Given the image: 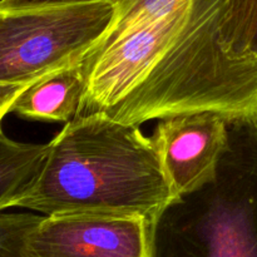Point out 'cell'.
Returning <instances> with one entry per match:
<instances>
[{"label":"cell","instance_id":"6da1fadb","mask_svg":"<svg viewBox=\"0 0 257 257\" xmlns=\"http://www.w3.org/2000/svg\"><path fill=\"white\" fill-rule=\"evenodd\" d=\"M141 125L93 112L65 123L48 143L33 185L15 207L44 216L105 215L153 222L180 198Z\"/></svg>","mask_w":257,"mask_h":257},{"label":"cell","instance_id":"7a4b0ae2","mask_svg":"<svg viewBox=\"0 0 257 257\" xmlns=\"http://www.w3.org/2000/svg\"><path fill=\"white\" fill-rule=\"evenodd\" d=\"M148 257H257V123H230L215 181L151 222Z\"/></svg>","mask_w":257,"mask_h":257},{"label":"cell","instance_id":"3957f363","mask_svg":"<svg viewBox=\"0 0 257 257\" xmlns=\"http://www.w3.org/2000/svg\"><path fill=\"white\" fill-rule=\"evenodd\" d=\"M114 14L112 0L0 8V84L34 83L84 63Z\"/></svg>","mask_w":257,"mask_h":257},{"label":"cell","instance_id":"277c9868","mask_svg":"<svg viewBox=\"0 0 257 257\" xmlns=\"http://www.w3.org/2000/svg\"><path fill=\"white\" fill-rule=\"evenodd\" d=\"M151 222L105 215H35L25 233L29 257H148Z\"/></svg>","mask_w":257,"mask_h":257},{"label":"cell","instance_id":"5b68a950","mask_svg":"<svg viewBox=\"0 0 257 257\" xmlns=\"http://www.w3.org/2000/svg\"><path fill=\"white\" fill-rule=\"evenodd\" d=\"M178 198L213 182L230 142V123L210 112L158 120L152 136Z\"/></svg>","mask_w":257,"mask_h":257},{"label":"cell","instance_id":"8992f818","mask_svg":"<svg viewBox=\"0 0 257 257\" xmlns=\"http://www.w3.org/2000/svg\"><path fill=\"white\" fill-rule=\"evenodd\" d=\"M84 89L82 63L30 84L15 99L10 112L28 120L68 123L80 114Z\"/></svg>","mask_w":257,"mask_h":257},{"label":"cell","instance_id":"52a82bcc","mask_svg":"<svg viewBox=\"0 0 257 257\" xmlns=\"http://www.w3.org/2000/svg\"><path fill=\"white\" fill-rule=\"evenodd\" d=\"M47 152L48 143L18 142L0 128V212L15 207L33 185Z\"/></svg>","mask_w":257,"mask_h":257},{"label":"cell","instance_id":"ba28073f","mask_svg":"<svg viewBox=\"0 0 257 257\" xmlns=\"http://www.w3.org/2000/svg\"><path fill=\"white\" fill-rule=\"evenodd\" d=\"M222 42L257 92V0H228Z\"/></svg>","mask_w":257,"mask_h":257},{"label":"cell","instance_id":"9c48e42d","mask_svg":"<svg viewBox=\"0 0 257 257\" xmlns=\"http://www.w3.org/2000/svg\"><path fill=\"white\" fill-rule=\"evenodd\" d=\"M34 217L29 212H0V257H29L24 240Z\"/></svg>","mask_w":257,"mask_h":257},{"label":"cell","instance_id":"30bf717a","mask_svg":"<svg viewBox=\"0 0 257 257\" xmlns=\"http://www.w3.org/2000/svg\"><path fill=\"white\" fill-rule=\"evenodd\" d=\"M30 84H33V83H7V84H0V128H2V122L4 117L12 110L13 103Z\"/></svg>","mask_w":257,"mask_h":257},{"label":"cell","instance_id":"8fae6325","mask_svg":"<svg viewBox=\"0 0 257 257\" xmlns=\"http://www.w3.org/2000/svg\"><path fill=\"white\" fill-rule=\"evenodd\" d=\"M95 2V0H0L2 9H24V8L44 7V5L69 4V3ZM115 2V0H112Z\"/></svg>","mask_w":257,"mask_h":257}]
</instances>
